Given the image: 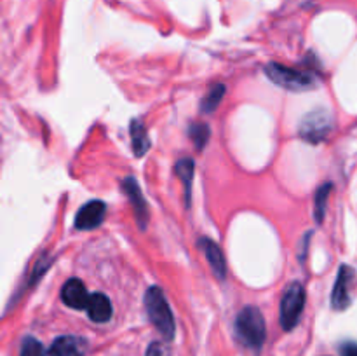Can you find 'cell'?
I'll return each mask as SVG.
<instances>
[{"instance_id":"6da1fadb","label":"cell","mask_w":357,"mask_h":356,"mask_svg":"<svg viewBox=\"0 0 357 356\" xmlns=\"http://www.w3.org/2000/svg\"><path fill=\"white\" fill-rule=\"evenodd\" d=\"M236 335L246 348L260 351L267 339V325L264 314L255 306H248L237 314Z\"/></svg>"},{"instance_id":"52a82bcc","label":"cell","mask_w":357,"mask_h":356,"mask_svg":"<svg viewBox=\"0 0 357 356\" xmlns=\"http://www.w3.org/2000/svg\"><path fill=\"white\" fill-rule=\"evenodd\" d=\"M107 215V205L103 201H89L77 212L75 227L79 230H93L101 225Z\"/></svg>"},{"instance_id":"277c9868","label":"cell","mask_w":357,"mask_h":356,"mask_svg":"<svg viewBox=\"0 0 357 356\" xmlns=\"http://www.w3.org/2000/svg\"><path fill=\"white\" fill-rule=\"evenodd\" d=\"M303 307H305V290L302 283L295 281L286 286L281 299V325L286 332L293 330L302 318Z\"/></svg>"},{"instance_id":"7a4b0ae2","label":"cell","mask_w":357,"mask_h":356,"mask_svg":"<svg viewBox=\"0 0 357 356\" xmlns=\"http://www.w3.org/2000/svg\"><path fill=\"white\" fill-rule=\"evenodd\" d=\"M265 73L275 86L286 91H293V93L310 91L319 86V79H317L316 73L309 72V70L279 65V63H268L265 66Z\"/></svg>"},{"instance_id":"e0dca14e","label":"cell","mask_w":357,"mask_h":356,"mask_svg":"<svg viewBox=\"0 0 357 356\" xmlns=\"http://www.w3.org/2000/svg\"><path fill=\"white\" fill-rule=\"evenodd\" d=\"M188 135H190L192 142L197 147L199 150H202L206 147V143L209 142V135H211V129L204 122H194L188 129Z\"/></svg>"},{"instance_id":"7c38bea8","label":"cell","mask_w":357,"mask_h":356,"mask_svg":"<svg viewBox=\"0 0 357 356\" xmlns=\"http://www.w3.org/2000/svg\"><path fill=\"white\" fill-rule=\"evenodd\" d=\"M86 313L94 323H107L112 318L114 309H112L110 299L105 293H93L89 302H87Z\"/></svg>"},{"instance_id":"d6986e66","label":"cell","mask_w":357,"mask_h":356,"mask_svg":"<svg viewBox=\"0 0 357 356\" xmlns=\"http://www.w3.org/2000/svg\"><path fill=\"white\" fill-rule=\"evenodd\" d=\"M146 356H166V349L160 342H152L146 349Z\"/></svg>"},{"instance_id":"5bb4252c","label":"cell","mask_w":357,"mask_h":356,"mask_svg":"<svg viewBox=\"0 0 357 356\" xmlns=\"http://www.w3.org/2000/svg\"><path fill=\"white\" fill-rule=\"evenodd\" d=\"M131 142H132V150H135L136 157L145 156L146 150L150 149V140L146 136V129L143 126L142 121L135 119L131 122Z\"/></svg>"},{"instance_id":"ffe728a7","label":"cell","mask_w":357,"mask_h":356,"mask_svg":"<svg viewBox=\"0 0 357 356\" xmlns=\"http://www.w3.org/2000/svg\"><path fill=\"white\" fill-rule=\"evenodd\" d=\"M342 356H357V346L352 342L342 346Z\"/></svg>"},{"instance_id":"2e32d148","label":"cell","mask_w":357,"mask_h":356,"mask_svg":"<svg viewBox=\"0 0 357 356\" xmlns=\"http://www.w3.org/2000/svg\"><path fill=\"white\" fill-rule=\"evenodd\" d=\"M331 188H333V185L324 184L323 187L317 188V192H316V201H314V215H316V220L319 223L324 220V213H326V202H328V198H330Z\"/></svg>"},{"instance_id":"8fae6325","label":"cell","mask_w":357,"mask_h":356,"mask_svg":"<svg viewBox=\"0 0 357 356\" xmlns=\"http://www.w3.org/2000/svg\"><path fill=\"white\" fill-rule=\"evenodd\" d=\"M199 246H201V250L204 251V255H206V258H208L209 265H211L213 272H215L220 279H225L227 262H225V255H223L222 248H220L213 239H208V237H202V239H199Z\"/></svg>"},{"instance_id":"4fadbf2b","label":"cell","mask_w":357,"mask_h":356,"mask_svg":"<svg viewBox=\"0 0 357 356\" xmlns=\"http://www.w3.org/2000/svg\"><path fill=\"white\" fill-rule=\"evenodd\" d=\"M176 175L180 177V180L183 181L185 187V202L187 206H190V195H192V181H194V173H195V163L190 157H183L176 163L174 166Z\"/></svg>"},{"instance_id":"5b68a950","label":"cell","mask_w":357,"mask_h":356,"mask_svg":"<svg viewBox=\"0 0 357 356\" xmlns=\"http://www.w3.org/2000/svg\"><path fill=\"white\" fill-rule=\"evenodd\" d=\"M331 128L333 124H331L330 114L326 110H316L303 117L302 124H300V135L307 142L319 143L321 140L330 135Z\"/></svg>"},{"instance_id":"30bf717a","label":"cell","mask_w":357,"mask_h":356,"mask_svg":"<svg viewBox=\"0 0 357 356\" xmlns=\"http://www.w3.org/2000/svg\"><path fill=\"white\" fill-rule=\"evenodd\" d=\"M87 342L75 335L58 337L49 348V356H86Z\"/></svg>"},{"instance_id":"ba28073f","label":"cell","mask_w":357,"mask_h":356,"mask_svg":"<svg viewBox=\"0 0 357 356\" xmlns=\"http://www.w3.org/2000/svg\"><path fill=\"white\" fill-rule=\"evenodd\" d=\"M354 279V271L349 265H342L338 271L337 283L333 286V293H331V306L337 311H344L351 306V295H349V288Z\"/></svg>"},{"instance_id":"9c48e42d","label":"cell","mask_w":357,"mask_h":356,"mask_svg":"<svg viewBox=\"0 0 357 356\" xmlns=\"http://www.w3.org/2000/svg\"><path fill=\"white\" fill-rule=\"evenodd\" d=\"M91 295L87 293L86 285L80 279L72 278L63 285L61 300L72 309H86Z\"/></svg>"},{"instance_id":"ac0fdd59","label":"cell","mask_w":357,"mask_h":356,"mask_svg":"<svg viewBox=\"0 0 357 356\" xmlns=\"http://www.w3.org/2000/svg\"><path fill=\"white\" fill-rule=\"evenodd\" d=\"M20 356H45V349L37 339L26 337L21 344V355Z\"/></svg>"},{"instance_id":"3957f363","label":"cell","mask_w":357,"mask_h":356,"mask_svg":"<svg viewBox=\"0 0 357 356\" xmlns=\"http://www.w3.org/2000/svg\"><path fill=\"white\" fill-rule=\"evenodd\" d=\"M145 309L153 327L162 334L164 339L171 341L174 337V332H176V323H174L173 311H171L169 304L164 297V292L159 286H150L146 290Z\"/></svg>"},{"instance_id":"9a60e30c","label":"cell","mask_w":357,"mask_h":356,"mask_svg":"<svg viewBox=\"0 0 357 356\" xmlns=\"http://www.w3.org/2000/svg\"><path fill=\"white\" fill-rule=\"evenodd\" d=\"M225 91L227 87L223 86V84H215V86L208 91L204 100L201 101V112H204V114H211V112H215L216 108H218V105L222 103L223 96H225Z\"/></svg>"},{"instance_id":"8992f818","label":"cell","mask_w":357,"mask_h":356,"mask_svg":"<svg viewBox=\"0 0 357 356\" xmlns=\"http://www.w3.org/2000/svg\"><path fill=\"white\" fill-rule=\"evenodd\" d=\"M122 191H124V194L128 195L129 202H131L132 209H135V215H136V220H138L139 229H145L150 218V212H149V205H146L145 198H143L142 194V188H139L138 181H136L132 177L124 178V180H122Z\"/></svg>"}]
</instances>
